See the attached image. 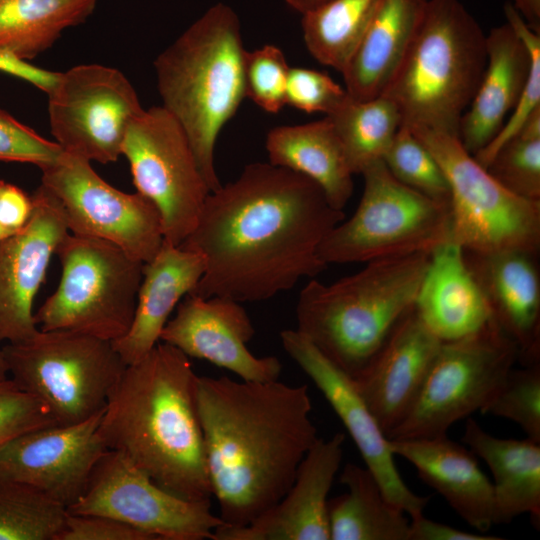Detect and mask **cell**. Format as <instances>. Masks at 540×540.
Listing matches in <instances>:
<instances>
[{"label": "cell", "mask_w": 540, "mask_h": 540, "mask_svg": "<svg viewBox=\"0 0 540 540\" xmlns=\"http://www.w3.org/2000/svg\"><path fill=\"white\" fill-rule=\"evenodd\" d=\"M98 0H0V52L30 60L67 28L83 23Z\"/></svg>", "instance_id": "31"}, {"label": "cell", "mask_w": 540, "mask_h": 540, "mask_svg": "<svg viewBox=\"0 0 540 540\" xmlns=\"http://www.w3.org/2000/svg\"><path fill=\"white\" fill-rule=\"evenodd\" d=\"M0 71L22 78L47 94L54 88L60 73L35 67L26 60L0 52Z\"/></svg>", "instance_id": "46"}, {"label": "cell", "mask_w": 540, "mask_h": 540, "mask_svg": "<svg viewBox=\"0 0 540 540\" xmlns=\"http://www.w3.org/2000/svg\"><path fill=\"white\" fill-rule=\"evenodd\" d=\"M290 66L282 50L268 44L244 52L245 97L268 113H278L286 105V84Z\"/></svg>", "instance_id": "39"}, {"label": "cell", "mask_w": 540, "mask_h": 540, "mask_svg": "<svg viewBox=\"0 0 540 540\" xmlns=\"http://www.w3.org/2000/svg\"><path fill=\"white\" fill-rule=\"evenodd\" d=\"M442 342L413 307L369 364L353 378L386 436L413 405Z\"/></svg>", "instance_id": "21"}, {"label": "cell", "mask_w": 540, "mask_h": 540, "mask_svg": "<svg viewBox=\"0 0 540 540\" xmlns=\"http://www.w3.org/2000/svg\"><path fill=\"white\" fill-rule=\"evenodd\" d=\"M345 219L312 180L271 163H251L211 192L180 248L205 270L189 293L242 302L267 300L327 265L317 250Z\"/></svg>", "instance_id": "1"}, {"label": "cell", "mask_w": 540, "mask_h": 540, "mask_svg": "<svg viewBox=\"0 0 540 540\" xmlns=\"http://www.w3.org/2000/svg\"><path fill=\"white\" fill-rule=\"evenodd\" d=\"M41 171V184L59 201L70 233L108 241L143 263L155 257L164 236L149 199L114 188L90 161L65 152Z\"/></svg>", "instance_id": "13"}, {"label": "cell", "mask_w": 540, "mask_h": 540, "mask_svg": "<svg viewBox=\"0 0 540 540\" xmlns=\"http://www.w3.org/2000/svg\"><path fill=\"white\" fill-rule=\"evenodd\" d=\"M8 366L0 349V382L8 379L9 377Z\"/></svg>", "instance_id": "49"}, {"label": "cell", "mask_w": 540, "mask_h": 540, "mask_svg": "<svg viewBox=\"0 0 540 540\" xmlns=\"http://www.w3.org/2000/svg\"><path fill=\"white\" fill-rule=\"evenodd\" d=\"M504 13L507 23L527 46L530 57V72L522 95L510 113L499 133L484 148L474 154V158L483 167H487L497 150L513 137L540 108V34L534 32L510 3L505 4Z\"/></svg>", "instance_id": "38"}, {"label": "cell", "mask_w": 540, "mask_h": 540, "mask_svg": "<svg viewBox=\"0 0 540 540\" xmlns=\"http://www.w3.org/2000/svg\"><path fill=\"white\" fill-rule=\"evenodd\" d=\"M487 60L486 35L459 0H428L418 31L382 94L401 126L458 136Z\"/></svg>", "instance_id": "6"}, {"label": "cell", "mask_w": 540, "mask_h": 540, "mask_svg": "<svg viewBox=\"0 0 540 540\" xmlns=\"http://www.w3.org/2000/svg\"><path fill=\"white\" fill-rule=\"evenodd\" d=\"M486 169L515 195L540 201V108L497 150Z\"/></svg>", "instance_id": "35"}, {"label": "cell", "mask_w": 540, "mask_h": 540, "mask_svg": "<svg viewBox=\"0 0 540 540\" xmlns=\"http://www.w3.org/2000/svg\"><path fill=\"white\" fill-rule=\"evenodd\" d=\"M67 512L108 516L153 540H214V531L224 525L212 513L210 502L187 500L165 490L126 455L109 449Z\"/></svg>", "instance_id": "15"}, {"label": "cell", "mask_w": 540, "mask_h": 540, "mask_svg": "<svg viewBox=\"0 0 540 540\" xmlns=\"http://www.w3.org/2000/svg\"><path fill=\"white\" fill-rule=\"evenodd\" d=\"M339 480L347 492L328 500L331 540H409L406 513L387 500L366 467L347 463Z\"/></svg>", "instance_id": "30"}, {"label": "cell", "mask_w": 540, "mask_h": 540, "mask_svg": "<svg viewBox=\"0 0 540 540\" xmlns=\"http://www.w3.org/2000/svg\"><path fill=\"white\" fill-rule=\"evenodd\" d=\"M329 0H285L293 10L304 14Z\"/></svg>", "instance_id": "48"}, {"label": "cell", "mask_w": 540, "mask_h": 540, "mask_svg": "<svg viewBox=\"0 0 540 540\" xmlns=\"http://www.w3.org/2000/svg\"><path fill=\"white\" fill-rule=\"evenodd\" d=\"M414 309L424 325L443 342L471 335L493 320L463 248L451 241L431 252Z\"/></svg>", "instance_id": "25"}, {"label": "cell", "mask_w": 540, "mask_h": 540, "mask_svg": "<svg viewBox=\"0 0 540 540\" xmlns=\"http://www.w3.org/2000/svg\"><path fill=\"white\" fill-rule=\"evenodd\" d=\"M255 329L240 302L213 296L187 294L175 316L162 330L160 341L186 356L208 361L231 371L244 381L279 379L282 364L275 356L256 357L247 347Z\"/></svg>", "instance_id": "19"}, {"label": "cell", "mask_w": 540, "mask_h": 540, "mask_svg": "<svg viewBox=\"0 0 540 540\" xmlns=\"http://www.w3.org/2000/svg\"><path fill=\"white\" fill-rule=\"evenodd\" d=\"M67 509L0 473V540H56Z\"/></svg>", "instance_id": "34"}, {"label": "cell", "mask_w": 540, "mask_h": 540, "mask_svg": "<svg viewBox=\"0 0 540 540\" xmlns=\"http://www.w3.org/2000/svg\"><path fill=\"white\" fill-rule=\"evenodd\" d=\"M430 254L372 260L329 285L310 280L298 298L296 330L356 377L414 307Z\"/></svg>", "instance_id": "5"}, {"label": "cell", "mask_w": 540, "mask_h": 540, "mask_svg": "<svg viewBox=\"0 0 540 540\" xmlns=\"http://www.w3.org/2000/svg\"><path fill=\"white\" fill-rule=\"evenodd\" d=\"M512 5L527 25L540 34V0H513Z\"/></svg>", "instance_id": "47"}, {"label": "cell", "mask_w": 540, "mask_h": 540, "mask_svg": "<svg viewBox=\"0 0 540 540\" xmlns=\"http://www.w3.org/2000/svg\"><path fill=\"white\" fill-rule=\"evenodd\" d=\"M63 153L30 127L0 109V161L31 163L40 169L53 164Z\"/></svg>", "instance_id": "42"}, {"label": "cell", "mask_w": 540, "mask_h": 540, "mask_svg": "<svg viewBox=\"0 0 540 540\" xmlns=\"http://www.w3.org/2000/svg\"><path fill=\"white\" fill-rule=\"evenodd\" d=\"M361 175L364 190L356 211L337 224L318 247V258L325 265L431 253L450 241L449 203L400 183L383 160Z\"/></svg>", "instance_id": "9"}, {"label": "cell", "mask_w": 540, "mask_h": 540, "mask_svg": "<svg viewBox=\"0 0 540 540\" xmlns=\"http://www.w3.org/2000/svg\"><path fill=\"white\" fill-rule=\"evenodd\" d=\"M348 97L345 88L326 73L290 67L286 84V104L298 110L329 115Z\"/></svg>", "instance_id": "40"}, {"label": "cell", "mask_w": 540, "mask_h": 540, "mask_svg": "<svg viewBox=\"0 0 540 540\" xmlns=\"http://www.w3.org/2000/svg\"><path fill=\"white\" fill-rule=\"evenodd\" d=\"M462 440L492 473L494 523H509L528 513L539 527L540 442L495 437L472 418L466 421Z\"/></svg>", "instance_id": "28"}, {"label": "cell", "mask_w": 540, "mask_h": 540, "mask_svg": "<svg viewBox=\"0 0 540 540\" xmlns=\"http://www.w3.org/2000/svg\"><path fill=\"white\" fill-rule=\"evenodd\" d=\"M122 155L136 192L160 213L164 240L179 246L211 193L184 129L162 105L143 109L127 129Z\"/></svg>", "instance_id": "12"}, {"label": "cell", "mask_w": 540, "mask_h": 540, "mask_svg": "<svg viewBox=\"0 0 540 540\" xmlns=\"http://www.w3.org/2000/svg\"><path fill=\"white\" fill-rule=\"evenodd\" d=\"M410 130L436 158L448 181L451 242L479 254L509 250L538 254L540 201L507 190L458 136L427 128Z\"/></svg>", "instance_id": "10"}, {"label": "cell", "mask_w": 540, "mask_h": 540, "mask_svg": "<svg viewBox=\"0 0 540 540\" xmlns=\"http://www.w3.org/2000/svg\"><path fill=\"white\" fill-rule=\"evenodd\" d=\"M280 338L286 353L313 381L341 419L387 500L410 517L422 514L430 497L415 494L403 481L388 439L353 377L328 360L297 330H284Z\"/></svg>", "instance_id": "16"}, {"label": "cell", "mask_w": 540, "mask_h": 540, "mask_svg": "<svg viewBox=\"0 0 540 540\" xmlns=\"http://www.w3.org/2000/svg\"><path fill=\"white\" fill-rule=\"evenodd\" d=\"M480 411L513 421L540 442V363L512 368Z\"/></svg>", "instance_id": "37"}, {"label": "cell", "mask_w": 540, "mask_h": 540, "mask_svg": "<svg viewBox=\"0 0 540 540\" xmlns=\"http://www.w3.org/2000/svg\"><path fill=\"white\" fill-rule=\"evenodd\" d=\"M48 95L51 133L63 152L90 162H115L132 120L143 111L136 90L118 69L77 65Z\"/></svg>", "instance_id": "14"}, {"label": "cell", "mask_w": 540, "mask_h": 540, "mask_svg": "<svg viewBox=\"0 0 540 540\" xmlns=\"http://www.w3.org/2000/svg\"><path fill=\"white\" fill-rule=\"evenodd\" d=\"M266 151L269 163L309 178L321 188L333 208L343 211L353 193L354 174L326 117L271 129L266 137Z\"/></svg>", "instance_id": "29"}, {"label": "cell", "mask_w": 540, "mask_h": 540, "mask_svg": "<svg viewBox=\"0 0 540 540\" xmlns=\"http://www.w3.org/2000/svg\"><path fill=\"white\" fill-rule=\"evenodd\" d=\"M32 210L31 196L0 180V241L23 229L31 218Z\"/></svg>", "instance_id": "44"}, {"label": "cell", "mask_w": 540, "mask_h": 540, "mask_svg": "<svg viewBox=\"0 0 540 540\" xmlns=\"http://www.w3.org/2000/svg\"><path fill=\"white\" fill-rule=\"evenodd\" d=\"M409 540H500L501 537L471 533L426 518L423 513L410 517Z\"/></svg>", "instance_id": "45"}, {"label": "cell", "mask_w": 540, "mask_h": 540, "mask_svg": "<svg viewBox=\"0 0 540 540\" xmlns=\"http://www.w3.org/2000/svg\"><path fill=\"white\" fill-rule=\"evenodd\" d=\"M55 255L57 289L34 313L42 331L65 330L114 342L129 330L144 263L120 247L68 232Z\"/></svg>", "instance_id": "7"}, {"label": "cell", "mask_w": 540, "mask_h": 540, "mask_svg": "<svg viewBox=\"0 0 540 540\" xmlns=\"http://www.w3.org/2000/svg\"><path fill=\"white\" fill-rule=\"evenodd\" d=\"M345 435L318 438L283 497L251 523L222 525L214 540H330L328 495L343 458Z\"/></svg>", "instance_id": "20"}, {"label": "cell", "mask_w": 540, "mask_h": 540, "mask_svg": "<svg viewBox=\"0 0 540 540\" xmlns=\"http://www.w3.org/2000/svg\"><path fill=\"white\" fill-rule=\"evenodd\" d=\"M428 0H379L370 22L342 71L355 100L381 96L401 65L425 14Z\"/></svg>", "instance_id": "27"}, {"label": "cell", "mask_w": 540, "mask_h": 540, "mask_svg": "<svg viewBox=\"0 0 540 540\" xmlns=\"http://www.w3.org/2000/svg\"><path fill=\"white\" fill-rule=\"evenodd\" d=\"M499 327L516 343L523 366L540 360V275L537 254L464 251Z\"/></svg>", "instance_id": "22"}, {"label": "cell", "mask_w": 540, "mask_h": 540, "mask_svg": "<svg viewBox=\"0 0 540 540\" xmlns=\"http://www.w3.org/2000/svg\"><path fill=\"white\" fill-rule=\"evenodd\" d=\"M204 270L200 254L165 240L155 257L144 263L132 324L123 337L112 342L126 365L141 360L160 341L170 314L194 289Z\"/></svg>", "instance_id": "26"}, {"label": "cell", "mask_w": 540, "mask_h": 540, "mask_svg": "<svg viewBox=\"0 0 540 540\" xmlns=\"http://www.w3.org/2000/svg\"><path fill=\"white\" fill-rule=\"evenodd\" d=\"M388 442L393 454L409 461L422 481L435 489L470 526L485 533L495 524L492 482L470 450L447 435Z\"/></svg>", "instance_id": "23"}, {"label": "cell", "mask_w": 540, "mask_h": 540, "mask_svg": "<svg viewBox=\"0 0 540 540\" xmlns=\"http://www.w3.org/2000/svg\"><path fill=\"white\" fill-rule=\"evenodd\" d=\"M102 413L77 424L42 427L15 437L0 447V473L69 508L85 492L107 450L97 433Z\"/></svg>", "instance_id": "17"}, {"label": "cell", "mask_w": 540, "mask_h": 540, "mask_svg": "<svg viewBox=\"0 0 540 540\" xmlns=\"http://www.w3.org/2000/svg\"><path fill=\"white\" fill-rule=\"evenodd\" d=\"M1 350L10 378L47 407L56 425L104 410L127 366L111 341L65 330H39Z\"/></svg>", "instance_id": "8"}, {"label": "cell", "mask_w": 540, "mask_h": 540, "mask_svg": "<svg viewBox=\"0 0 540 540\" xmlns=\"http://www.w3.org/2000/svg\"><path fill=\"white\" fill-rule=\"evenodd\" d=\"M196 400L218 516L248 525L283 497L318 439L308 387L198 376Z\"/></svg>", "instance_id": "2"}, {"label": "cell", "mask_w": 540, "mask_h": 540, "mask_svg": "<svg viewBox=\"0 0 540 540\" xmlns=\"http://www.w3.org/2000/svg\"><path fill=\"white\" fill-rule=\"evenodd\" d=\"M244 52L238 15L218 3L154 61L162 106L184 129L210 192L222 186L214 159L218 135L245 98Z\"/></svg>", "instance_id": "4"}, {"label": "cell", "mask_w": 540, "mask_h": 540, "mask_svg": "<svg viewBox=\"0 0 540 540\" xmlns=\"http://www.w3.org/2000/svg\"><path fill=\"white\" fill-rule=\"evenodd\" d=\"M487 60L473 98L459 123L458 138L472 155L499 133L527 83L531 57L508 24L486 35Z\"/></svg>", "instance_id": "24"}, {"label": "cell", "mask_w": 540, "mask_h": 540, "mask_svg": "<svg viewBox=\"0 0 540 540\" xmlns=\"http://www.w3.org/2000/svg\"><path fill=\"white\" fill-rule=\"evenodd\" d=\"M56 425L47 407L11 378L0 382V447L34 429Z\"/></svg>", "instance_id": "41"}, {"label": "cell", "mask_w": 540, "mask_h": 540, "mask_svg": "<svg viewBox=\"0 0 540 540\" xmlns=\"http://www.w3.org/2000/svg\"><path fill=\"white\" fill-rule=\"evenodd\" d=\"M379 0H329L302 14L303 39L321 64L342 73Z\"/></svg>", "instance_id": "33"}, {"label": "cell", "mask_w": 540, "mask_h": 540, "mask_svg": "<svg viewBox=\"0 0 540 540\" xmlns=\"http://www.w3.org/2000/svg\"><path fill=\"white\" fill-rule=\"evenodd\" d=\"M383 161L400 183L450 204L449 185L440 164L409 128H399Z\"/></svg>", "instance_id": "36"}, {"label": "cell", "mask_w": 540, "mask_h": 540, "mask_svg": "<svg viewBox=\"0 0 540 540\" xmlns=\"http://www.w3.org/2000/svg\"><path fill=\"white\" fill-rule=\"evenodd\" d=\"M56 540H153L146 533L114 518L67 512Z\"/></svg>", "instance_id": "43"}, {"label": "cell", "mask_w": 540, "mask_h": 540, "mask_svg": "<svg viewBox=\"0 0 540 540\" xmlns=\"http://www.w3.org/2000/svg\"><path fill=\"white\" fill-rule=\"evenodd\" d=\"M31 198L27 225L0 241V343L22 342L39 331L33 302L69 232L59 201L46 187L41 184Z\"/></svg>", "instance_id": "18"}, {"label": "cell", "mask_w": 540, "mask_h": 540, "mask_svg": "<svg viewBox=\"0 0 540 540\" xmlns=\"http://www.w3.org/2000/svg\"><path fill=\"white\" fill-rule=\"evenodd\" d=\"M518 360L516 343L494 319L463 338L442 342L423 386L389 440L447 435L480 411Z\"/></svg>", "instance_id": "11"}, {"label": "cell", "mask_w": 540, "mask_h": 540, "mask_svg": "<svg viewBox=\"0 0 540 540\" xmlns=\"http://www.w3.org/2000/svg\"><path fill=\"white\" fill-rule=\"evenodd\" d=\"M197 377L188 356L159 341L126 366L97 433L106 449L126 455L160 487L187 500L211 502Z\"/></svg>", "instance_id": "3"}, {"label": "cell", "mask_w": 540, "mask_h": 540, "mask_svg": "<svg viewBox=\"0 0 540 540\" xmlns=\"http://www.w3.org/2000/svg\"><path fill=\"white\" fill-rule=\"evenodd\" d=\"M325 117L354 175L384 159L402 123L397 106L383 95L369 100H355L348 95Z\"/></svg>", "instance_id": "32"}]
</instances>
